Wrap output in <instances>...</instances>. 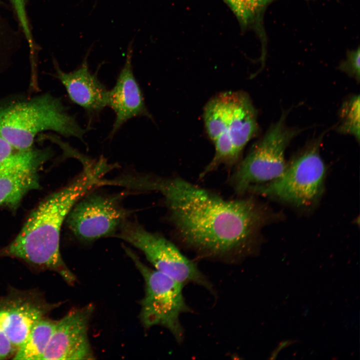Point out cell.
I'll use <instances>...</instances> for the list:
<instances>
[{
	"instance_id": "cell-15",
	"label": "cell",
	"mask_w": 360,
	"mask_h": 360,
	"mask_svg": "<svg viewBox=\"0 0 360 360\" xmlns=\"http://www.w3.org/2000/svg\"><path fill=\"white\" fill-rule=\"evenodd\" d=\"M56 322L46 317L38 321L16 350L13 359L42 360Z\"/></svg>"
},
{
	"instance_id": "cell-4",
	"label": "cell",
	"mask_w": 360,
	"mask_h": 360,
	"mask_svg": "<svg viewBox=\"0 0 360 360\" xmlns=\"http://www.w3.org/2000/svg\"><path fill=\"white\" fill-rule=\"evenodd\" d=\"M126 253L141 274L145 283V292L140 302V320L146 328L162 326L180 343L184 330L180 316L191 312L184 300V286L168 276L144 264L130 248L124 246Z\"/></svg>"
},
{
	"instance_id": "cell-11",
	"label": "cell",
	"mask_w": 360,
	"mask_h": 360,
	"mask_svg": "<svg viewBox=\"0 0 360 360\" xmlns=\"http://www.w3.org/2000/svg\"><path fill=\"white\" fill-rule=\"evenodd\" d=\"M50 152L17 150L0 166V206L15 208L29 191L39 188L38 170Z\"/></svg>"
},
{
	"instance_id": "cell-12",
	"label": "cell",
	"mask_w": 360,
	"mask_h": 360,
	"mask_svg": "<svg viewBox=\"0 0 360 360\" xmlns=\"http://www.w3.org/2000/svg\"><path fill=\"white\" fill-rule=\"evenodd\" d=\"M130 44L124 64L114 87L108 90L107 106L114 112L116 118L108 138H112L122 126L130 119L144 116L151 118L146 106L141 88L134 76Z\"/></svg>"
},
{
	"instance_id": "cell-7",
	"label": "cell",
	"mask_w": 360,
	"mask_h": 360,
	"mask_svg": "<svg viewBox=\"0 0 360 360\" xmlns=\"http://www.w3.org/2000/svg\"><path fill=\"white\" fill-rule=\"evenodd\" d=\"M118 231L116 237L141 250L156 270L184 286L192 283L212 290V284L196 264L163 236L127 219Z\"/></svg>"
},
{
	"instance_id": "cell-13",
	"label": "cell",
	"mask_w": 360,
	"mask_h": 360,
	"mask_svg": "<svg viewBox=\"0 0 360 360\" xmlns=\"http://www.w3.org/2000/svg\"><path fill=\"white\" fill-rule=\"evenodd\" d=\"M86 55L82 62L75 70L66 72L56 66V77L64 86L70 100L84 109L92 118L107 106L108 90L88 68Z\"/></svg>"
},
{
	"instance_id": "cell-9",
	"label": "cell",
	"mask_w": 360,
	"mask_h": 360,
	"mask_svg": "<svg viewBox=\"0 0 360 360\" xmlns=\"http://www.w3.org/2000/svg\"><path fill=\"white\" fill-rule=\"evenodd\" d=\"M60 304L48 302L36 291L11 288L0 296V326L16 350L34 324Z\"/></svg>"
},
{
	"instance_id": "cell-1",
	"label": "cell",
	"mask_w": 360,
	"mask_h": 360,
	"mask_svg": "<svg viewBox=\"0 0 360 360\" xmlns=\"http://www.w3.org/2000/svg\"><path fill=\"white\" fill-rule=\"evenodd\" d=\"M130 186L160 192L176 238L203 257L232 261L248 256L268 220L252 196L225 200L178 176L133 175Z\"/></svg>"
},
{
	"instance_id": "cell-23",
	"label": "cell",
	"mask_w": 360,
	"mask_h": 360,
	"mask_svg": "<svg viewBox=\"0 0 360 360\" xmlns=\"http://www.w3.org/2000/svg\"><path fill=\"white\" fill-rule=\"evenodd\" d=\"M292 342H293L290 340L282 341L276 347V348L272 352L270 355V359H276L278 354L282 349L291 344Z\"/></svg>"
},
{
	"instance_id": "cell-2",
	"label": "cell",
	"mask_w": 360,
	"mask_h": 360,
	"mask_svg": "<svg viewBox=\"0 0 360 360\" xmlns=\"http://www.w3.org/2000/svg\"><path fill=\"white\" fill-rule=\"evenodd\" d=\"M68 184L50 195L31 212L19 234L0 249V256L18 258L41 269L57 272L68 284L76 276L62 258L60 250L62 226L76 202L98 187L110 171L102 160H88Z\"/></svg>"
},
{
	"instance_id": "cell-18",
	"label": "cell",
	"mask_w": 360,
	"mask_h": 360,
	"mask_svg": "<svg viewBox=\"0 0 360 360\" xmlns=\"http://www.w3.org/2000/svg\"><path fill=\"white\" fill-rule=\"evenodd\" d=\"M340 124L338 131L348 134L360 139V96L351 97L342 106L340 112Z\"/></svg>"
},
{
	"instance_id": "cell-5",
	"label": "cell",
	"mask_w": 360,
	"mask_h": 360,
	"mask_svg": "<svg viewBox=\"0 0 360 360\" xmlns=\"http://www.w3.org/2000/svg\"><path fill=\"white\" fill-rule=\"evenodd\" d=\"M286 112L271 125L263 137L252 148L229 179L234 192L240 196L253 186L269 182L285 170L286 149L300 130L286 124Z\"/></svg>"
},
{
	"instance_id": "cell-8",
	"label": "cell",
	"mask_w": 360,
	"mask_h": 360,
	"mask_svg": "<svg viewBox=\"0 0 360 360\" xmlns=\"http://www.w3.org/2000/svg\"><path fill=\"white\" fill-rule=\"evenodd\" d=\"M90 192L76 202L66 219L74 236L88 242L115 233L130 213L120 204L122 194Z\"/></svg>"
},
{
	"instance_id": "cell-3",
	"label": "cell",
	"mask_w": 360,
	"mask_h": 360,
	"mask_svg": "<svg viewBox=\"0 0 360 360\" xmlns=\"http://www.w3.org/2000/svg\"><path fill=\"white\" fill-rule=\"evenodd\" d=\"M89 128H82L60 99L48 94L0 106V134L20 150L32 148L36 136L44 131L83 141Z\"/></svg>"
},
{
	"instance_id": "cell-17",
	"label": "cell",
	"mask_w": 360,
	"mask_h": 360,
	"mask_svg": "<svg viewBox=\"0 0 360 360\" xmlns=\"http://www.w3.org/2000/svg\"><path fill=\"white\" fill-rule=\"evenodd\" d=\"M244 30H261L262 18L267 6L276 0H223Z\"/></svg>"
},
{
	"instance_id": "cell-22",
	"label": "cell",
	"mask_w": 360,
	"mask_h": 360,
	"mask_svg": "<svg viewBox=\"0 0 360 360\" xmlns=\"http://www.w3.org/2000/svg\"><path fill=\"white\" fill-rule=\"evenodd\" d=\"M18 150L0 134V166Z\"/></svg>"
},
{
	"instance_id": "cell-16",
	"label": "cell",
	"mask_w": 360,
	"mask_h": 360,
	"mask_svg": "<svg viewBox=\"0 0 360 360\" xmlns=\"http://www.w3.org/2000/svg\"><path fill=\"white\" fill-rule=\"evenodd\" d=\"M232 106V92L220 93L206 106L204 120L210 140H214L227 128Z\"/></svg>"
},
{
	"instance_id": "cell-19",
	"label": "cell",
	"mask_w": 360,
	"mask_h": 360,
	"mask_svg": "<svg viewBox=\"0 0 360 360\" xmlns=\"http://www.w3.org/2000/svg\"><path fill=\"white\" fill-rule=\"evenodd\" d=\"M12 4L22 30L31 49L33 48V40L26 12V0H10Z\"/></svg>"
},
{
	"instance_id": "cell-6",
	"label": "cell",
	"mask_w": 360,
	"mask_h": 360,
	"mask_svg": "<svg viewBox=\"0 0 360 360\" xmlns=\"http://www.w3.org/2000/svg\"><path fill=\"white\" fill-rule=\"evenodd\" d=\"M320 138L316 140L294 158L278 178L253 186L248 192L270 196L298 206L314 204L323 192L326 173L320 154Z\"/></svg>"
},
{
	"instance_id": "cell-20",
	"label": "cell",
	"mask_w": 360,
	"mask_h": 360,
	"mask_svg": "<svg viewBox=\"0 0 360 360\" xmlns=\"http://www.w3.org/2000/svg\"><path fill=\"white\" fill-rule=\"evenodd\" d=\"M360 48L349 51L346 58L340 64V69L356 79L360 80Z\"/></svg>"
},
{
	"instance_id": "cell-10",
	"label": "cell",
	"mask_w": 360,
	"mask_h": 360,
	"mask_svg": "<svg viewBox=\"0 0 360 360\" xmlns=\"http://www.w3.org/2000/svg\"><path fill=\"white\" fill-rule=\"evenodd\" d=\"M94 310L91 304L73 308L57 320L42 360L94 359L88 337Z\"/></svg>"
},
{
	"instance_id": "cell-14",
	"label": "cell",
	"mask_w": 360,
	"mask_h": 360,
	"mask_svg": "<svg viewBox=\"0 0 360 360\" xmlns=\"http://www.w3.org/2000/svg\"><path fill=\"white\" fill-rule=\"evenodd\" d=\"M258 130L257 112L247 94L233 92L231 116L226 132L241 156L248 142Z\"/></svg>"
},
{
	"instance_id": "cell-21",
	"label": "cell",
	"mask_w": 360,
	"mask_h": 360,
	"mask_svg": "<svg viewBox=\"0 0 360 360\" xmlns=\"http://www.w3.org/2000/svg\"><path fill=\"white\" fill-rule=\"evenodd\" d=\"M16 351L10 339L0 326V360L7 358Z\"/></svg>"
}]
</instances>
